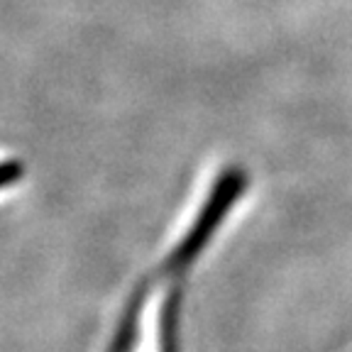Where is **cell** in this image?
<instances>
[{"label":"cell","mask_w":352,"mask_h":352,"mask_svg":"<svg viewBox=\"0 0 352 352\" xmlns=\"http://www.w3.org/2000/svg\"><path fill=\"white\" fill-rule=\"evenodd\" d=\"M245 188L248 174L240 166H226L213 174L198 204H193L188 218L169 240L160 262H154L132 294L113 352H174L182 281L198 254L223 228Z\"/></svg>","instance_id":"6da1fadb"}]
</instances>
